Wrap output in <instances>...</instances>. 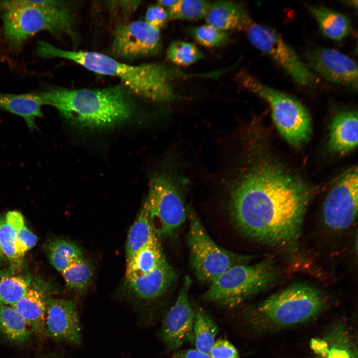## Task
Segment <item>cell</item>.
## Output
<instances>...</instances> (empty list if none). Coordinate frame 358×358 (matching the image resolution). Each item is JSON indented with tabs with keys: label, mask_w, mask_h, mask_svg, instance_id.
I'll return each mask as SVG.
<instances>
[{
	"label": "cell",
	"mask_w": 358,
	"mask_h": 358,
	"mask_svg": "<svg viewBox=\"0 0 358 358\" xmlns=\"http://www.w3.org/2000/svg\"><path fill=\"white\" fill-rule=\"evenodd\" d=\"M309 8L326 37L340 41L353 32L351 19L344 14L323 6H310Z\"/></svg>",
	"instance_id": "cell-20"
},
{
	"label": "cell",
	"mask_w": 358,
	"mask_h": 358,
	"mask_svg": "<svg viewBox=\"0 0 358 358\" xmlns=\"http://www.w3.org/2000/svg\"><path fill=\"white\" fill-rule=\"evenodd\" d=\"M47 251L51 264L61 273L84 258L83 253L79 246L65 239L51 240L48 245Z\"/></svg>",
	"instance_id": "cell-26"
},
{
	"label": "cell",
	"mask_w": 358,
	"mask_h": 358,
	"mask_svg": "<svg viewBox=\"0 0 358 358\" xmlns=\"http://www.w3.org/2000/svg\"><path fill=\"white\" fill-rule=\"evenodd\" d=\"M108 3L110 7H115L119 10L120 14L123 16L128 17L133 13L140 5V1H110Z\"/></svg>",
	"instance_id": "cell-37"
},
{
	"label": "cell",
	"mask_w": 358,
	"mask_h": 358,
	"mask_svg": "<svg viewBox=\"0 0 358 358\" xmlns=\"http://www.w3.org/2000/svg\"><path fill=\"white\" fill-rule=\"evenodd\" d=\"M44 105L40 93L0 92V109L22 117L31 131L37 128L36 120L43 116L42 107Z\"/></svg>",
	"instance_id": "cell-19"
},
{
	"label": "cell",
	"mask_w": 358,
	"mask_h": 358,
	"mask_svg": "<svg viewBox=\"0 0 358 358\" xmlns=\"http://www.w3.org/2000/svg\"><path fill=\"white\" fill-rule=\"evenodd\" d=\"M189 221L187 242L191 267L197 278L210 283L230 267L247 264L251 257L235 253L217 245L209 236L200 219L187 208Z\"/></svg>",
	"instance_id": "cell-8"
},
{
	"label": "cell",
	"mask_w": 358,
	"mask_h": 358,
	"mask_svg": "<svg viewBox=\"0 0 358 358\" xmlns=\"http://www.w3.org/2000/svg\"><path fill=\"white\" fill-rule=\"evenodd\" d=\"M0 12L5 38L12 47L42 31L57 35L73 33V15L64 1L2 0Z\"/></svg>",
	"instance_id": "cell-5"
},
{
	"label": "cell",
	"mask_w": 358,
	"mask_h": 358,
	"mask_svg": "<svg viewBox=\"0 0 358 358\" xmlns=\"http://www.w3.org/2000/svg\"><path fill=\"white\" fill-rule=\"evenodd\" d=\"M5 216L15 233L18 253L23 258L26 252L36 245L37 238L26 227L21 212L9 211Z\"/></svg>",
	"instance_id": "cell-30"
},
{
	"label": "cell",
	"mask_w": 358,
	"mask_h": 358,
	"mask_svg": "<svg viewBox=\"0 0 358 358\" xmlns=\"http://www.w3.org/2000/svg\"><path fill=\"white\" fill-rule=\"evenodd\" d=\"M178 0H159L158 1V4L160 5L164 8L167 9L173 6L177 1Z\"/></svg>",
	"instance_id": "cell-39"
},
{
	"label": "cell",
	"mask_w": 358,
	"mask_h": 358,
	"mask_svg": "<svg viewBox=\"0 0 358 358\" xmlns=\"http://www.w3.org/2000/svg\"><path fill=\"white\" fill-rule=\"evenodd\" d=\"M235 79L243 88L268 102L276 127L288 143L297 147L309 139L312 132L311 117L299 100L266 85L245 70L238 72Z\"/></svg>",
	"instance_id": "cell-6"
},
{
	"label": "cell",
	"mask_w": 358,
	"mask_h": 358,
	"mask_svg": "<svg viewBox=\"0 0 358 358\" xmlns=\"http://www.w3.org/2000/svg\"><path fill=\"white\" fill-rule=\"evenodd\" d=\"M168 59L180 66L192 65L203 57L202 51L193 43L177 40L172 42L167 52Z\"/></svg>",
	"instance_id": "cell-31"
},
{
	"label": "cell",
	"mask_w": 358,
	"mask_h": 358,
	"mask_svg": "<svg viewBox=\"0 0 358 358\" xmlns=\"http://www.w3.org/2000/svg\"><path fill=\"white\" fill-rule=\"evenodd\" d=\"M0 246L12 268L20 267L23 258L18 253L15 233L5 215L0 216Z\"/></svg>",
	"instance_id": "cell-32"
},
{
	"label": "cell",
	"mask_w": 358,
	"mask_h": 358,
	"mask_svg": "<svg viewBox=\"0 0 358 358\" xmlns=\"http://www.w3.org/2000/svg\"><path fill=\"white\" fill-rule=\"evenodd\" d=\"M157 238L152 220L144 206L129 229L126 243V261L137 252Z\"/></svg>",
	"instance_id": "cell-22"
},
{
	"label": "cell",
	"mask_w": 358,
	"mask_h": 358,
	"mask_svg": "<svg viewBox=\"0 0 358 358\" xmlns=\"http://www.w3.org/2000/svg\"><path fill=\"white\" fill-rule=\"evenodd\" d=\"M3 255H3V254L2 252V250H1V247H0V261L1 260V259L3 258Z\"/></svg>",
	"instance_id": "cell-40"
},
{
	"label": "cell",
	"mask_w": 358,
	"mask_h": 358,
	"mask_svg": "<svg viewBox=\"0 0 358 358\" xmlns=\"http://www.w3.org/2000/svg\"><path fill=\"white\" fill-rule=\"evenodd\" d=\"M62 274L70 289L83 292L90 283L92 270L90 263L84 257L65 269Z\"/></svg>",
	"instance_id": "cell-29"
},
{
	"label": "cell",
	"mask_w": 358,
	"mask_h": 358,
	"mask_svg": "<svg viewBox=\"0 0 358 358\" xmlns=\"http://www.w3.org/2000/svg\"><path fill=\"white\" fill-rule=\"evenodd\" d=\"M191 284L186 275L175 303L164 317L161 335L168 352L180 348L193 334L194 310L188 295Z\"/></svg>",
	"instance_id": "cell-13"
},
{
	"label": "cell",
	"mask_w": 358,
	"mask_h": 358,
	"mask_svg": "<svg viewBox=\"0 0 358 358\" xmlns=\"http://www.w3.org/2000/svg\"><path fill=\"white\" fill-rule=\"evenodd\" d=\"M204 19L206 24L226 32L244 31L252 20L242 4L231 0L211 2Z\"/></svg>",
	"instance_id": "cell-18"
},
{
	"label": "cell",
	"mask_w": 358,
	"mask_h": 358,
	"mask_svg": "<svg viewBox=\"0 0 358 358\" xmlns=\"http://www.w3.org/2000/svg\"><path fill=\"white\" fill-rule=\"evenodd\" d=\"M45 332L56 340L80 344L81 327L77 307L72 300L46 298Z\"/></svg>",
	"instance_id": "cell-15"
},
{
	"label": "cell",
	"mask_w": 358,
	"mask_h": 358,
	"mask_svg": "<svg viewBox=\"0 0 358 358\" xmlns=\"http://www.w3.org/2000/svg\"><path fill=\"white\" fill-rule=\"evenodd\" d=\"M240 161L226 183L228 208L238 229L270 246L299 238L312 197L308 185L267 157L254 136L242 139Z\"/></svg>",
	"instance_id": "cell-1"
},
{
	"label": "cell",
	"mask_w": 358,
	"mask_h": 358,
	"mask_svg": "<svg viewBox=\"0 0 358 358\" xmlns=\"http://www.w3.org/2000/svg\"><path fill=\"white\" fill-rule=\"evenodd\" d=\"M180 183L174 177L166 174L156 175L150 180L143 206L152 221L156 219L159 222L156 232L162 237H170L175 234L187 216Z\"/></svg>",
	"instance_id": "cell-9"
},
{
	"label": "cell",
	"mask_w": 358,
	"mask_h": 358,
	"mask_svg": "<svg viewBox=\"0 0 358 358\" xmlns=\"http://www.w3.org/2000/svg\"><path fill=\"white\" fill-rule=\"evenodd\" d=\"M175 358H211L209 354L201 352L197 350L189 349L177 352L174 354Z\"/></svg>",
	"instance_id": "cell-38"
},
{
	"label": "cell",
	"mask_w": 358,
	"mask_h": 358,
	"mask_svg": "<svg viewBox=\"0 0 358 358\" xmlns=\"http://www.w3.org/2000/svg\"><path fill=\"white\" fill-rule=\"evenodd\" d=\"M357 167L344 173L328 192L323 205V221L329 229L345 230L354 222L358 213Z\"/></svg>",
	"instance_id": "cell-11"
},
{
	"label": "cell",
	"mask_w": 358,
	"mask_h": 358,
	"mask_svg": "<svg viewBox=\"0 0 358 358\" xmlns=\"http://www.w3.org/2000/svg\"><path fill=\"white\" fill-rule=\"evenodd\" d=\"M36 52L43 58L65 59L95 73L118 78L132 93L157 102L175 100L174 81L187 76L163 64L131 65L101 53L62 49L44 41L38 42Z\"/></svg>",
	"instance_id": "cell-2"
},
{
	"label": "cell",
	"mask_w": 358,
	"mask_h": 358,
	"mask_svg": "<svg viewBox=\"0 0 358 358\" xmlns=\"http://www.w3.org/2000/svg\"><path fill=\"white\" fill-rule=\"evenodd\" d=\"M0 333L9 341L21 344L28 340L34 331L12 306L0 304Z\"/></svg>",
	"instance_id": "cell-23"
},
{
	"label": "cell",
	"mask_w": 358,
	"mask_h": 358,
	"mask_svg": "<svg viewBox=\"0 0 358 358\" xmlns=\"http://www.w3.org/2000/svg\"><path fill=\"white\" fill-rule=\"evenodd\" d=\"M174 268L166 261L148 272L126 277L128 292L138 299L155 300L164 294L175 279Z\"/></svg>",
	"instance_id": "cell-16"
},
{
	"label": "cell",
	"mask_w": 358,
	"mask_h": 358,
	"mask_svg": "<svg viewBox=\"0 0 358 358\" xmlns=\"http://www.w3.org/2000/svg\"><path fill=\"white\" fill-rule=\"evenodd\" d=\"M211 2L202 0H178L168 8L169 19L195 20L204 18Z\"/></svg>",
	"instance_id": "cell-28"
},
{
	"label": "cell",
	"mask_w": 358,
	"mask_h": 358,
	"mask_svg": "<svg viewBox=\"0 0 358 358\" xmlns=\"http://www.w3.org/2000/svg\"><path fill=\"white\" fill-rule=\"evenodd\" d=\"M165 260L157 238L139 250L126 261V277L151 271Z\"/></svg>",
	"instance_id": "cell-24"
},
{
	"label": "cell",
	"mask_w": 358,
	"mask_h": 358,
	"mask_svg": "<svg viewBox=\"0 0 358 358\" xmlns=\"http://www.w3.org/2000/svg\"><path fill=\"white\" fill-rule=\"evenodd\" d=\"M358 140V113L345 110L334 117L330 126L329 146L331 151L343 155L354 150Z\"/></svg>",
	"instance_id": "cell-17"
},
{
	"label": "cell",
	"mask_w": 358,
	"mask_h": 358,
	"mask_svg": "<svg viewBox=\"0 0 358 358\" xmlns=\"http://www.w3.org/2000/svg\"><path fill=\"white\" fill-rule=\"evenodd\" d=\"M45 105L55 107L79 126L100 128L127 119L133 104L132 93L125 86L93 89L54 88L40 92Z\"/></svg>",
	"instance_id": "cell-3"
},
{
	"label": "cell",
	"mask_w": 358,
	"mask_h": 358,
	"mask_svg": "<svg viewBox=\"0 0 358 358\" xmlns=\"http://www.w3.org/2000/svg\"><path fill=\"white\" fill-rule=\"evenodd\" d=\"M211 358H239L236 348L225 339L215 341L209 353Z\"/></svg>",
	"instance_id": "cell-34"
},
{
	"label": "cell",
	"mask_w": 358,
	"mask_h": 358,
	"mask_svg": "<svg viewBox=\"0 0 358 358\" xmlns=\"http://www.w3.org/2000/svg\"><path fill=\"white\" fill-rule=\"evenodd\" d=\"M194 310L193 327L196 350L209 354L215 342L218 331V327L207 312L203 308L196 306Z\"/></svg>",
	"instance_id": "cell-25"
},
{
	"label": "cell",
	"mask_w": 358,
	"mask_h": 358,
	"mask_svg": "<svg viewBox=\"0 0 358 358\" xmlns=\"http://www.w3.org/2000/svg\"><path fill=\"white\" fill-rule=\"evenodd\" d=\"M279 275L278 270L269 262L236 265L209 283L204 297L223 307L233 308L271 286Z\"/></svg>",
	"instance_id": "cell-7"
},
{
	"label": "cell",
	"mask_w": 358,
	"mask_h": 358,
	"mask_svg": "<svg viewBox=\"0 0 358 358\" xmlns=\"http://www.w3.org/2000/svg\"><path fill=\"white\" fill-rule=\"evenodd\" d=\"M29 283L20 275L0 274V304L11 306L16 303L25 295Z\"/></svg>",
	"instance_id": "cell-27"
},
{
	"label": "cell",
	"mask_w": 358,
	"mask_h": 358,
	"mask_svg": "<svg viewBox=\"0 0 358 358\" xmlns=\"http://www.w3.org/2000/svg\"><path fill=\"white\" fill-rule=\"evenodd\" d=\"M320 346L318 349L319 356L317 358H353L349 351L344 347H336L329 348L328 347Z\"/></svg>",
	"instance_id": "cell-36"
},
{
	"label": "cell",
	"mask_w": 358,
	"mask_h": 358,
	"mask_svg": "<svg viewBox=\"0 0 358 358\" xmlns=\"http://www.w3.org/2000/svg\"><path fill=\"white\" fill-rule=\"evenodd\" d=\"M250 43L281 68L299 87L311 88L318 79L273 29L252 19L246 27Z\"/></svg>",
	"instance_id": "cell-10"
},
{
	"label": "cell",
	"mask_w": 358,
	"mask_h": 358,
	"mask_svg": "<svg viewBox=\"0 0 358 358\" xmlns=\"http://www.w3.org/2000/svg\"><path fill=\"white\" fill-rule=\"evenodd\" d=\"M306 58L308 67L327 80L357 90V65L348 56L334 49L314 46L307 50Z\"/></svg>",
	"instance_id": "cell-14"
},
{
	"label": "cell",
	"mask_w": 358,
	"mask_h": 358,
	"mask_svg": "<svg viewBox=\"0 0 358 358\" xmlns=\"http://www.w3.org/2000/svg\"><path fill=\"white\" fill-rule=\"evenodd\" d=\"M188 32L197 42L207 47L222 46L230 40L226 31L208 24L191 27Z\"/></svg>",
	"instance_id": "cell-33"
},
{
	"label": "cell",
	"mask_w": 358,
	"mask_h": 358,
	"mask_svg": "<svg viewBox=\"0 0 358 358\" xmlns=\"http://www.w3.org/2000/svg\"><path fill=\"white\" fill-rule=\"evenodd\" d=\"M46 298L41 291L29 287L25 295L11 305L39 334L45 332Z\"/></svg>",
	"instance_id": "cell-21"
},
{
	"label": "cell",
	"mask_w": 358,
	"mask_h": 358,
	"mask_svg": "<svg viewBox=\"0 0 358 358\" xmlns=\"http://www.w3.org/2000/svg\"><path fill=\"white\" fill-rule=\"evenodd\" d=\"M145 21L151 26L160 29L169 19L167 11L157 4L149 7L146 12Z\"/></svg>",
	"instance_id": "cell-35"
},
{
	"label": "cell",
	"mask_w": 358,
	"mask_h": 358,
	"mask_svg": "<svg viewBox=\"0 0 358 358\" xmlns=\"http://www.w3.org/2000/svg\"><path fill=\"white\" fill-rule=\"evenodd\" d=\"M327 305L326 296L317 287L297 283L244 310L242 317L258 333L279 330L310 320Z\"/></svg>",
	"instance_id": "cell-4"
},
{
	"label": "cell",
	"mask_w": 358,
	"mask_h": 358,
	"mask_svg": "<svg viewBox=\"0 0 358 358\" xmlns=\"http://www.w3.org/2000/svg\"><path fill=\"white\" fill-rule=\"evenodd\" d=\"M161 48L160 29L136 20L117 26L109 50L114 58L130 60L156 55Z\"/></svg>",
	"instance_id": "cell-12"
}]
</instances>
